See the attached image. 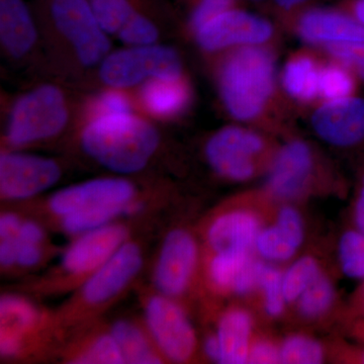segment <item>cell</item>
Here are the masks:
<instances>
[{"instance_id": "1", "label": "cell", "mask_w": 364, "mask_h": 364, "mask_svg": "<svg viewBox=\"0 0 364 364\" xmlns=\"http://www.w3.org/2000/svg\"><path fill=\"white\" fill-rule=\"evenodd\" d=\"M228 112L239 121H256L272 102L275 88L272 52L264 46H243L230 53L219 72Z\"/></svg>"}, {"instance_id": "2", "label": "cell", "mask_w": 364, "mask_h": 364, "mask_svg": "<svg viewBox=\"0 0 364 364\" xmlns=\"http://www.w3.org/2000/svg\"><path fill=\"white\" fill-rule=\"evenodd\" d=\"M158 144L157 131L129 114L98 117L82 136L83 148L91 157L121 173L142 169L154 154Z\"/></svg>"}, {"instance_id": "3", "label": "cell", "mask_w": 364, "mask_h": 364, "mask_svg": "<svg viewBox=\"0 0 364 364\" xmlns=\"http://www.w3.org/2000/svg\"><path fill=\"white\" fill-rule=\"evenodd\" d=\"M66 122L61 91L54 86H42L14 105L7 136L14 145H25L56 135Z\"/></svg>"}, {"instance_id": "4", "label": "cell", "mask_w": 364, "mask_h": 364, "mask_svg": "<svg viewBox=\"0 0 364 364\" xmlns=\"http://www.w3.org/2000/svg\"><path fill=\"white\" fill-rule=\"evenodd\" d=\"M265 150L267 142L259 134L241 127H227L210 139L205 155L220 176L230 181H245L255 176Z\"/></svg>"}, {"instance_id": "5", "label": "cell", "mask_w": 364, "mask_h": 364, "mask_svg": "<svg viewBox=\"0 0 364 364\" xmlns=\"http://www.w3.org/2000/svg\"><path fill=\"white\" fill-rule=\"evenodd\" d=\"M181 62L168 47H136L109 55L102 63L100 76L107 85L124 87L136 85L144 78H179Z\"/></svg>"}, {"instance_id": "6", "label": "cell", "mask_w": 364, "mask_h": 364, "mask_svg": "<svg viewBox=\"0 0 364 364\" xmlns=\"http://www.w3.org/2000/svg\"><path fill=\"white\" fill-rule=\"evenodd\" d=\"M146 322L160 351L170 360L186 363L195 353L196 337L186 313L169 296H152L146 305Z\"/></svg>"}, {"instance_id": "7", "label": "cell", "mask_w": 364, "mask_h": 364, "mask_svg": "<svg viewBox=\"0 0 364 364\" xmlns=\"http://www.w3.org/2000/svg\"><path fill=\"white\" fill-rule=\"evenodd\" d=\"M52 16L85 65H95L104 58L109 42L87 0H54Z\"/></svg>"}, {"instance_id": "8", "label": "cell", "mask_w": 364, "mask_h": 364, "mask_svg": "<svg viewBox=\"0 0 364 364\" xmlns=\"http://www.w3.org/2000/svg\"><path fill=\"white\" fill-rule=\"evenodd\" d=\"M198 42L208 51L234 46L263 45L272 39V23L260 16L237 9H227L210 18L198 31Z\"/></svg>"}, {"instance_id": "9", "label": "cell", "mask_w": 364, "mask_h": 364, "mask_svg": "<svg viewBox=\"0 0 364 364\" xmlns=\"http://www.w3.org/2000/svg\"><path fill=\"white\" fill-rule=\"evenodd\" d=\"M312 126L317 135L335 147L352 149L364 145V98L327 100L314 112Z\"/></svg>"}, {"instance_id": "10", "label": "cell", "mask_w": 364, "mask_h": 364, "mask_svg": "<svg viewBox=\"0 0 364 364\" xmlns=\"http://www.w3.org/2000/svg\"><path fill=\"white\" fill-rule=\"evenodd\" d=\"M61 171L53 160L6 153L0 158V191L4 198L23 200L51 188Z\"/></svg>"}, {"instance_id": "11", "label": "cell", "mask_w": 364, "mask_h": 364, "mask_svg": "<svg viewBox=\"0 0 364 364\" xmlns=\"http://www.w3.org/2000/svg\"><path fill=\"white\" fill-rule=\"evenodd\" d=\"M198 257V245L188 232H170L163 242L154 272L160 293L169 298L184 293L195 272Z\"/></svg>"}, {"instance_id": "12", "label": "cell", "mask_w": 364, "mask_h": 364, "mask_svg": "<svg viewBox=\"0 0 364 364\" xmlns=\"http://www.w3.org/2000/svg\"><path fill=\"white\" fill-rule=\"evenodd\" d=\"M315 159L308 144L294 140L280 148L268 172L267 188L279 200H293L301 195L313 176Z\"/></svg>"}, {"instance_id": "13", "label": "cell", "mask_w": 364, "mask_h": 364, "mask_svg": "<svg viewBox=\"0 0 364 364\" xmlns=\"http://www.w3.org/2000/svg\"><path fill=\"white\" fill-rule=\"evenodd\" d=\"M134 193V186L123 179H95L62 189L52 196L49 207L54 214L64 217L88 208L127 205Z\"/></svg>"}, {"instance_id": "14", "label": "cell", "mask_w": 364, "mask_h": 364, "mask_svg": "<svg viewBox=\"0 0 364 364\" xmlns=\"http://www.w3.org/2000/svg\"><path fill=\"white\" fill-rule=\"evenodd\" d=\"M142 264V252L139 246L124 242L111 258L90 275L82 287V298L92 305L109 301L123 291Z\"/></svg>"}, {"instance_id": "15", "label": "cell", "mask_w": 364, "mask_h": 364, "mask_svg": "<svg viewBox=\"0 0 364 364\" xmlns=\"http://www.w3.org/2000/svg\"><path fill=\"white\" fill-rule=\"evenodd\" d=\"M128 231L121 225H105L86 232L62 256V267L72 274L93 272L111 258L126 241Z\"/></svg>"}, {"instance_id": "16", "label": "cell", "mask_w": 364, "mask_h": 364, "mask_svg": "<svg viewBox=\"0 0 364 364\" xmlns=\"http://www.w3.org/2000/svg\"><path fill=\"white\" fill-rule=\"evenodd\" d=\"M305 240V225L299 210L284 205L279 210L274 224L262 228L254 250L267 262L291 259Z\"/></svg>"}, {"instance_id": "17", "label": "cell", "mask_w": 364, "mask_h": 364, "mask_svg": "<svg viewBox=\"0 0 364 364\" xmlns=\"http://www.w3.org/2000/svg\"><path fill=\"white\" fill-rule=\"evenodd\" d=\"M298 33L312 44L364 43V25L349 14L313 9L301 16Z\"/></svg>"}, {"instance_id": "18", "label": "cell", "mask_w": 364, "mask_h": 364, "mask_svg": "<svg viewBox=\"0 0 364 364\" xmlns=\"http://www.w3.org/2000/svg\"><path fill=\"white\" fill-rule=\"evenodd\" d=\"M261 229L257 215L247 210H231L218 217L208 228V245L215 253L253 252Z\"/></svg>"}, {"instance_id": "19", "label": "cell", "mask_w": 364, "mask_h": 364, "mask_svg": "<svg viewBox=\"0 0 364 364\" xmlns=\"http://www.w3.org/2000/svg\"><path fill=\"white\" fill-rule=\"evenodd\" d=\"M252 330L253 318L242 309H233L222 316L215 334L221 346L220 363H248Z\"/></svg>"}, {"instance_id": "20", "label": "cell", "mask_w": 364, "mask_h": 364, "mask_svg": "<svg viewBox=\"0 0 364 364\" xmlns=\"http://www.w3.org/2000/svg\"><path fill=\"white\" fill-rule=\"evenodd\" d=\"M37 33L23 0H0V38L14 57L25 55L35 43Z\"/></svg>"}, {"instance_id": "21", "label": "cell", "mask_w": 364, "mask_h": 364, "mask_svg": "<svg viewBox=\"0 0 364 364\" xmlns=\"http://www.w3.org/2000/svg\"><path fill=\"white\" fill-rule=\"evenodd\" d=\"M142 97L144 104L153 114L174 116L188 107L191 90L181 77L155 78L144 86Z\"/></svg>"}, {"instance_id": "22", "label": "cell", "mask_w": 364, "mask_h": 364, "mask_svg": "<svg viewBox=\"0 0 364 364\" xmlns=\"http://www.w3.org/2000/svg\"><path fill=\"white\" fill-rule=\"evenodd\" d=\"M321 67L311 55L299 53L287 61L282 73L284 90L299 102H312L318 95Z\"/></svg>"}, {"instance_id": "23", "label": "cell", "mask_w": 364, "mask_h": 364, "mask_svg": "<svg viewBox=\"0 0 364 364\" xmlns=\"http://www.w3.org/2000/svg\"><path fill=\"white\" fill-rule=\"evenodd\" d=\"M112 335L119 345L126 363H159L160 358L150 342L136 326L128 321H117L112 328Z\"/></svg>"}, {"instance_id": "24", "label": "cell", "mask_w": 364, "mask_h": 364, "mask_svg": "<svg viewBox=\"0 0 364 364\" xmlns=\"http://www.w3.org/2000/svg\"><path fill=\"white\" fill-rule=\"evenodd\" d=\"M140 208L138 203L109 205V207L88 208L64 215L62 226L69 234L86 233L107 225L114 218L122 214H133Z\"/></svg>"}, {"instance_id": "25", "label": "cell", "mask_w": 364, "mask_h": 364, "mask_svg": "<svg viewBox=\"0 0 364 364\" xmlns=\"http://www.w3.org/2000/svg\"><path fill=\"white\" fill-rule=\"evenodd\" d=\"M358 76L348 66L336 61L321 67L318 95L327 100H340L355 95Z\"/></svg>"}, {"instance_id": "26", "label": "cell", "mask_w": 364, "mask_h": 364, "mask_svg": "<svg viewBox=\"0 0 364 364\" xmlns=\"http://www.w3.org/2000/svg\"><path fill=\"white\" fill-rule=\"evenodd\" d=\"M2 334L21 337L38 321V311L26 299L16 296H4L0 301Z\"/></svg>"}, {"instance_id": "27", "label": "cell", "mask_w": 364, "mask_h": 364, "mask_svg": "<svg viewBox=\"0 0 364 364\" xmlns=\"http://www.w3.org/2000/svg\"><path fill=\"white\" fill-rule=\"evenodd\" d=\"M252 258V252L229 251L215 253L208 267L213 284L223 291H232L237 277Z\"/></svg>"}, {"instance_id": "28", "label": "cell", "mask_w": 364, "mask_h": 364, "mask_svg": "<svg viewBox=\"0 0 364 364\" xmlns=\"http://www.w3.org/2000/svg\"><path fill=\"white\" fill-rule=\"evenodd\" d=\"M334 299V286L331 280L321 272L301 294L296 304L299 312L304 318H317L329 310Z\"/></svg>"}, {"instance_id": "29", "label": "cell", "mask_w": 364, "mask_h": 364, "mask_svg": "<svg viewBox=\"0 0 364 364\" xmlns=\"http://www.w3.org/2000/svg\"><path fill=\"white\" fill-rule=\"evenodd\" d=\"M320 273L317 260L311 256H304L291 263L286 272H282V287L287 303L298 301Z\"/></svg>"}, {"instance_id": "30", "label": "cell", "mask_w": 364, "mask_h": 364, "mask_svg": "<svg viewBox=\"0 0 364 364\" xmlns=\"http://www.w3.org/2000/svg\"><path fill=\"white\" fill-rule=\"evenodd\" d=\"M340 267L347 277L364 280V233L354 228L345 232L338 244Z\"/></svg>"}, {"instance_id": "31", "label": "cell", "mask_w": 364, "mask_h": 364, "mask_svg": "<svg viewBox=\"0 0 364 364\" xmlns=\"http://www.w3.org/2000/svg\"><path fill=\"white\" fill-rule=\"evenodd\" d=\"M280 363L318 364L324 359L320 342L303 335L287 337L279 346Z\"/></svg>"}, {"instance_id": "32", "label": "cell", "mask_w": 364, "mask_h": 364, "mask_svg": "<svg viewBox=\"0 0 364 364\" xmlns=\"http://www.w3.org/2000/svg\"><path fill=\"white\" fill-rule=\"evenodd\" d=\"M91 9L102 30L116 33L133 16L128 0H90Z\"/></svg>"}, {"instance_id": "33", "label": "cell", "mask_w": 364, "mask_h": 364, "mask_svg": "<svg viewBox=\"0 0 364 364\" xmlns=\"http://www.w3.org/2000/svg\"><path fill=\"white\" fill-rule=\"evenodd\" d=\"M259 289L264 296V309L270 317H279L284 312L287 299L282 287V272L279 268L264 263L261 272Z\"/></svg>"}, {"instance_id": "34", "label": "cell", "mask_w": 364, "mask_h": 364, "mask_svg": "<svg viewBox=\"0 0 364 364\" xmlns=\"http://www.w3.org/2000/svg\"><path fill=\"white\" fill-rule=\"evenodd\" d=\"M75 363H124L123 352L117 340L109 335L98 337L85 353L76 358Z\"/></svg>"}, {"instance_id": "35", "label": "cell", "mask_w": 364, "mask_h": 364, "mask_svg": "<svg viewBox=\"0 0 364 364\" xmlns=\"http://www.w3.org/2000/svg\"><path fill=\"white\" fill-rule=\"evenodd\" d=\"M119 37L128 44L149 45L156 41L158 31L149 20L140 14H134L119 30Z\"/></svg>"}, {"instance_id": "36", "label": "cell", "mask_w": 364, "mask_h": 364, "mask_svg": "<svg viewBox=\"0 0 364 364\" xmlns=\"http://www.w3.org/2000/svg\"><path fill=\"white\" fill-rule=\"evenodd\" d=\"M264 260H256L252 258L244 267L239 277H237L232 291L237 294L244 296L250 294L256 287H259L261 272H262Z\"/></svg>"}, {"instance_id": "37", "label": "cell", "mask_w": 364, "mask_h": 364, "mask_svg": "<svg viewBox=\"0 0 364 364\" xmlns=\"http://www.w3.org/2000/svg\"><path fill=\"white\" fill-rule=\"evenodd\" d=\"M230 4H231V0H202L193 14V20H191L193 28L198 31L210 18L227 11Z\"/></svg>"}, {"instance_id": "38", "label": "cell", "mask_w": 364, "mask_h": 364, "mask_svg": "<svg viewBox=\"0 0 364 364\" xmlns=\"http://www.w3.org/2000/svg\"><path fill=\"white\" fill-rule=\"evenodd\" d=\"M248 363L274 364L280 363L279 347L267 340H260L251 344L249 350Z\"/></svg>"}, {"instance_id": "39", "label": "cell", "mask_w": 364, "mask_h": 364, "mask_svg": "<svg viewBox=\"0 0 364 364\" xmlns=\"http://www.w3.org/2000/svg\"><path fill=\"white\" fill-rule=\"evenodd\" d=\"M97 107L100 112H105L102 116L129 114L130 112L129 100L117 91H109L100 95L97 100Z\"/></svg>"}, {"instance_id": "40", "label": "cell", "mask_w": 364, "mask_h": 364, "mask_svg": "<svg viewBox=\"0 0 364 364\" xmlns=\"http://www.w3.org/2000/svg\"><path fill=\"white\" fill-rule=\"evenodd\" d=\"M18 245L16 253V264L23 267H32L39 263L41 249L39 244L26 243L18 237Z\"/></svg>"}, {"instance_id": "41", "label": "cell", "mask_w": 364, "mask_h": 364, "mask_svg": "<svg viewBox=\"0 0 364 364\" xmlns=\"http://www.w3.org/2000/svg\"><path fill=\"white\" fill-rule=\"evenodd\" d=\"M353 222L355 229L364 233V170L361 173L358 193L354 200Z\"/></svg>"}, {"instance_id": "42", "label": "cell", "mask_w": 364, "mask_h": 364, "mask_svg": "<svg viewBox=\"0 0 364 364\" xmlns=\"http://www.w3.org/2000/svg\"><path fill=\"white\" fill-rule=\"evenodd\" d=\"M18 238L26 243L39 244L44 239V231L42 228L33 222L21 223Z\"/></svg>"}, {"instance_id": "43", "label": "cell", "mask_w": 364, "mask_h": 364, "mask_svg": "<svg viewBox=\"0 0 364 364\" xmlns=\"http://www.w3.org/2000/svg\"><path fill=\"white\" fill-rule=\"evenodd\" d=\"M21 223L23 222L16 215H2L1 219H0V237L1 239L16 236L20 231Z\"/></svg>"}, {"instance_id": "44", "label": "cell", "mask_w": 364, "mask_h": 364, "mask_svg": "<svg viewBox=\"0 0 364 364\" xmlns=\"http://www.w3.org/2000/svg\"><path fill=\"white\" fill-rule=\"evenodd\" d=\"M21 338L16 335L1 334L0 338V352L2 355L9 358L21 351Z\"/></svg>"}, {"instance_id": "45", "label": "cell", "mask_w": 364, "mask_h": 364, "mask_svg": "<svg viewBox=\"0 0 364 364\" xmlns=\"http://www.w3.org/2000/svg\"><path fill=\"white\" fill-rule=\"evenodd\" d=\"M203 349H205V355L208 358L217 361V363H221V346H220L217 335H212L205 339Z\"/></svg>"}, {"instance_id": "46", "label": "cell", "mask_w": 364, "mask_h": 364, "mask_svg": "<svg viewBox=\"0 0 364 364\" xmlns=\"http://www.w3.org/2000/svg\"><path fill=\"white\" fill-rule=\"evenodd\" d=\"M349 14L364 25V0H353Z\"/></svg>"}, {"instance_id": "47", "label": "cell", "mask_w": 364, "mask_h": 364, "mask_svg": "<svg viewBox=\"0 0 364 364\" xmlns=\"http://www.w3.org/2000/svg\"><path fill=\"white\" fill-rule=\"evenodd\" d=\"M277 4H279L280 7L286 9H293L294 6H298L299 4L305 2L306 0H275Z\"/></svg>"}, {"instance_id": "48", "label": "cell", "mask_w": 364, "mask_h": 364, "mask_svg": "<svg viewBox=\"0 0 364 364\" xmlns=\"http://www.w3.org/2000/svg\"><path fill=\"white\" fill-rule=\"evenodd\" d=\"M352 71L356 74L358 78L363 79L364 80V64H360V65H356L352 67Z\"/></svg>"}, {"instance_id": "49", "label": "cell", "mask_w": 364, "mask_h": 364, "mask_svg": "<svg viewBox=\"0 0 364 364\" xmlns=\"http://www.w3.org/2000/svg\"><path fill=\"white\" fill-rule=\"evenodd\" d=\"M361 304H363V306L364 308V289H363V294H361Z\"/></svg>"}]
</instances>
